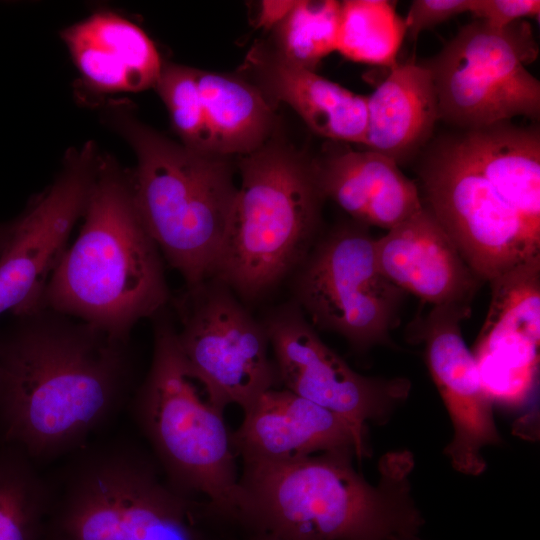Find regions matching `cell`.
<instances>
[{"label": "cell", "mask_w": 540, "mask_h": 540, "mask_svg": "<svg viewBox=\"0 0 540 540\" xmlns=\"http://www.w3.org/2000/svg\"><path fill=\"white\" fill-rule=\"evenodd\" d=\"M62 38L84 80L106 93L140 92L156 85L159 53L137 25L112 12H97L66 28Z\"/></svg>", "instance_id": "d6986e66"}, {"label": "cell", "mask_w": 540, "mask_h": 540, "mask_svg": "<svg viewBox=\"0 0 540 540\" xmlns=\"http://www.w3.org/2000/svg\"><path fill=\"white\" fill-rule=\"evenodd\" d=\"M112 116L135 151L134 199L161 255L187 287L211 278L238 188L230 163L175 143L124 111Z\"/></svg>", "instance_id": "5b68a950"}, {"label": "cell", "mask_w": 540, "mask_h": 540, "mask_svg": "<svg viewBox=\"0 0 540 540\" xmlns=\"http://www.w3.org/2000/svg\"><path fill=\"white\" fill-rule=\"evenodd\" d=\"M395 540H422L419 535L406 536Z\"/></svg>", "instance_id": "d6a6232c"}, {"label": "cell", "mask_w": 540, "mask_h": 540, "mask_svg": "<svg viewBox=\"0 0 540 540\" xmlns=\"http://www.w3.org/2000/svg\"><path fill=\"white\" fill-rule=\"evenodd\" d=\"M531 25L518 20L497 29L476 20L429 60L419 62L432 76L439 119L472 130L526 117L540 118V82L526 65L538 56Z\"/></svg>", "instance_id": "ba28073f"}, {"label": "cell", "mask_w": 540, "mask_h": 540, "mask_svg": "<svg viewBox=\"0 0 540 540\" xmlns=\"http://www.w3.org/2000/svg\"><path fill=\"white\" fill-rule=\"evenodd\" d=\"M470 314L471 307H432L416 333L453 425L445 454L456 471L477 476L486 468L482 449L502 439L493 418L492 401L462 336L461 323Z\"/></svg>", "instance_id": "9a60e30c"}, {"label": "cell", "mask_w": 540, "mask_h": 540, "mask_svg": "<svg viewBox=\"0 0 540 540\" xmlns=\"http://www.w3.org/2000/svg\"><path fill=\"white\" fill-rule=\"evenodd\" d=\"M314 167L324 198L367 227L388 231L423 207L416 184L399 165L372 150L346 149Z\"/></svg>", "instance_id": "ac0fdd59"}, {"label": "cell", "mask_w": 540, "mask_h": 540, "mask_svg": "<svg viewBox=\"0 0 540 540\" xmlns=\"http://www.w3.org/2000/svg\"><path fill=\"white\" fill-rule=\"evenodd\" d=\"M261 323L284 388L340 416L364 438L367 422L384 424L409 396L406 378L354 371L321 340L295 302L273 310Z\"/></svg>", "instance_id": "7c38bea8"}, {"label": "cell", "mask_w": 540, "mask_h": 540, "mask_svg": "<svg viewBox=\"0 0 540 540\" xmlns=\"http://www.w3.org/2000/svg\"><path fill=\"white\" fill-rule=\"evenodd\" d=\"M243 463L282 462L337 449L368 456L365 438L335 413L287 389L271 388L246 411L231 433Z\"/></svg>", "instance_id": "2e32d148"}, {"label": "cell", "mask_w": 540, "mask_h": 540, "mask_svg": "<svg viewBox=\"0 0 540 540\" xmlns=\"http://www.w3.org/2000/svg\"><path fill=\"white\" fill-rule=\"evenodd\" d=\"M473 0H414L404 18L406 34L416 40L421 32L470 12Z\"/></svg>", "instance_id": "83f0119b"}, {"label": "cell", "mask_w": 540, "mask_h": 540, "mask_svg": "<svg viewBox=\"0 0 540 540\" xmlns=\"http://www.w3.org/2000/svg\"><path fill=\"white\" fill-rule=\"evenodd\" d=\"M406 27L395 2L347 0L341 2L337 50L359 63L393 68Z\"/></svg>", "instance_id": "d4e9b609"}, {"label": "cell", "mask_w": 540, "mask_h": 540, "mask_svg": "<svg viewBox=\"0 0 540 540\" xmlns=\"http://www.w3.org/2000/svg\"><path fill=\"white\" fill-rule=\"evenodd\" d=\"M266 68L271 94L290 106L311 130L334 141L364 144L367 96L280 58Z\"/></svg>", "instance_id": "7402d4cb"}, {"label": "cell", "mask_w": 540, "mask_h": 540, "mask_svg": "<svg viewBox=\"0 0 540 540\" xmlns=\"http://www.w3.org/2000/svg\"><path fill=\"white\" fill-rule=\"evenodd\" d=\"M364 146L398 165L411 160L431 138L439 119L438 100L427 68L397 63L367 96Z\"/></svg>", "instance_id": "ffe728a7"}, {"label": "cell", "mask_w": 540, "mask_h": 540, "mask_svg": "<svg viewBox=\"0 0 540 540\" xmlns=\"http://www.w3.org/2000/svg\"><path fill=\"white\" fill-rule=\"evenodd\" d=\"M223 412L185 361L176 328L159 319L134 417L168 482L187 497L203 495L211 515L233 522L239 477Z\"/></svg>", "instance_id": "52a82bcc"}, {"label": "cell", "mask_w": 540, "mask_h": 540, "mask_svg": "<svg viewBox=\"0 0 540 540\" xmlns=\"http://www.w3.org/2000/svg\"><path fill=\"white\" fill-rule=\"evenodd\" d=\"M491 301L472 352L482 386L508 405L535 387L540 343V255L489 282Z\"/></svg>", "instance_id": "5bb4252c"}, {"label": "cell", "mask_w": 540, "mask_h": 540, "mask_svg": "<svg viewBox=\"0 0 540 540\" xmlns=\"http://www.w3.org/2000/svg\"><path fill=\"white\" fill-rule=\"evenodd\" d=\"M0 449V540H42L50 482L20 447Z\"/></svg>", "instance_id": "cb8c5ba5"}, {"label": "cell", "mask_w": 540, "mask_h": 540, "mask_svg": "<svg viewBox=\"0 0 540 540\" xmlns=\"http://www.w3.org/2000/svg\"><path fill=\"white\" fill-rule=\"evenodd\" d=\"M375 239L353 221L319 236L296 270L294 302L313 327L365 351L391 345L404 292L380 271Z\"/></svg>", "instance_id": "9c48e42d"}, {"label": "cell", "mask_w": 540, "mask_h": 540, "mask_svg": "<svg viewBox=\"0 0 540 540\" xmlns=\"http://www.w3.org/2000/svg\"><path fill=\"white\" fill-rule=\"evenodd\" d=\"M176 338L193 374L225 409H249L278 381L264 326L215 278L187 287L178 300Z\"/></svg>", "instance_id": "8fae6325"}, {"label": "cell", "mask_w": 540, "mask_h": 540, "mask_svg": "<svg viewBox=\"0 0 540 540\" xmlns=\"http://www.w3.org/2000/svg\"><path fill=\"white\" fill-rule=\"evenodd\" d=\"M201 103L216 155H246L262 145L273 123L262 93L233 76L197 70Z\"/></svg>", "instance_id": "603a6c76"}, {"label": "cell", "mask_w": 540, "mask_h": 540, "mask_svg": "<svg viewBox=\"0 0 540 540\" xmlns=\"http://www.w3.org/2000/svg\"><path fill=\"white\" fill-rule=\"evenodd\" d=\"M470 12L487 25L501 29L540 14L539 0H473Z\"/></svg>", "instance_id": "f1b7e54d"}, {"label": "cell", "mask_w": 540, "mask_h": 540, "mask_svg": "<svg viewBox=\"0 0 540 540\" xmlns=\"http://www.w3.org/2000/svg\"><path fill=\"white\" fill-rule=\"evenodd\" d=\"M374 250L390 282L432 307H471L484 283L425 206L375 239Z\"/></svg>", "instance_id": "e0dca14e"}, {"label": "cell", "mask_w": 540, "mask_h": 540, "mask_svg": "<svg viewBox=\"0 0 540 540\" xmlns=\"http://www.w3.org/2000/svg\"><path fill=\"white\" fill-rule=\"evenodd\" d=\"M240 186L211 278L252 300L300 266L319 238L325 199L314 163L286 147L243 155Z\"/></svg>", "instance_id": "8992f818"}, {"label": "cell", "mask_w": 540, "mask_h": 540, "mask_svg": "<svg viewBox=\"0 0 540 540\" xmlns=\"http://www.w3.org/2000/svg\"><path fill=\"white\" fill-rule=\"evenodd\" d=\"M84 223L51 275L43 310L121 341L169 300L162 255L137 209L131 180L98 157Z\"/></svg>", "instance_id": "3957f363"}, {"label": "cell", "mask_w": 540, "mask_h": 540, "mask_svg": "<svg viewBox=\"0 0 540 540\" xmlns=\"http://www.w3.org/2000/svg\"><path fill=\"white\" fill-rule=\"evenodd\" d=\"M352 449L282 462L243 463L233 523L284 540H395L419 535L423 518L411 495L408 450L379 461L369 483Z\"/></svg>", "instance_id": "7a4b0ae2"}, {"label": "cell", "mask_w": 540, "mask_h": 540, "mask_svg": "<svg viewBox=\"0 0 540 540\" xmlns=\"http://www.w3.org/2000/svg\"><path fill=\"white\" fill-rule=\"evenodd\" d=\"M296 1H262L258 14V26L264 28L276 27L291 11Z\"/></svg>", "instance_id": "f546056e"}, {"label": "cell", "mask_w": 540, "mask_h": 540, "mask_svg": "<svg viewBox=\"0 0 540 540\" xmlns=\"http://www.w3.org/2000/svg\"><path fill=\"white\" fill-rule=\"evenodd\" d=\"M476 169L540 235V130L504 121L455 134Z\"/></svg>", "instance_id": "44dd1931"}, {"label": "cell", "mask_w": 540, "mask_h": 540, "mask_svg": "<svg viewBox=\"0 0 540 540\" xmlns=\"http://www.w3.org/2000/svg\"><path fill=\"white\" fill-rule=\"evenodd\" d=\"M13 229V221L0 223V255L2 254Z\"/></svg>", "instance_id": "4dcf8cb0"}, {"label": "cell", "mask_w": 540, "mask_h": 540, "mask_svg": "<svg viewBox=\"0 0 540 540\" xmlns=\"http://www.w3.org/2000/svg\"><path fill=\"white\" fill-rule=\"evenodd\" d=\"M50 489L42 540H208L206 507L130 443L82 446Z\"/></svg>", "instance_id": "277c9868"}, {"label": "cell", "mask_w": 540, "mask_h": 540, "mask_svg": "<svg viewBox=\"0 0 540 540\" xmlns=\"http://www.w3.org/2000/svg\"><path fill=\"white\" fill-rule=\"evenodd\" d=\"M340 16V1H296L276 26L278 58L314 70L324 57L337 50Z\"/></svg>", "instance_id": "484cf974"}, {"label": "cell", "mask_w": 540, "mask_h": 540, "mask_svg": "<svg viewBox=\"0 0 540 540\" xmlns=\"http://www.w3.org/2000/svg\"><path fill=\"white\" fill-rule=\"evenodd\" d=\"M248 532H249V537L247 538V540H284L270 533L257 532V531H248Z\"/></svg>", "instance_id": "1f68e13d"}, {"label": "cell", "mask_w": 540, "mask_h": 540, "mask_svg": "<svg viewBox=\"0 0 540 540\" xmlns=\"http://www.w3.org/2000/svg\"><path fill=\"white\" fill-rule=\"evenodd\" d=\"M97 162L91 144L68 155L52 185L13 220L0 255V314L24 316L43 310L47 284L84 214Z\"/></svg>", "instance_id": "4fadbf2b"}, {"label": "cell", "mask_w": 540, "mask_h": 540, "mask_svg": "<svg viewBox=\"0 0 540 540\" xmlns=\"http://www.w3.org/2000/svg\"><path fill=\"white\" fill-rule=\"evenodd\" d=\"M419 176L425 207L483 282L540 255V235L476 169L455 133L429 145Z\"/></svg>", "instance_id": "30bf717a"}, {"label": "cell", "mask_w": 540, "mask_h": 540, "mask_svg": "<svg viewBox=\"0 0 540 540\" xmlns=\"http://www.w3.org/2000/svg\"><path fill=\"white\" fill-rule=\"evenodd\" d=\"M155 87L182 144L215 154L201 103L197 69L177 64L163 65Z\"/></svg>", "instance_id": "4316f807"}, {"label": "cell", "mask_w": 540, "mask_h": 540, "mask_svg": "<svg viewBox=\"0 0 540 540\" xmlns=\"http://www.w3.org/2000/svg\"><path fill=\"white\" fill-rule=\"evenodd\" d=\"M15 317L18 322L0 336L4 443L34 461L76 450L123 403L125 341L46 309Z\"/></svg>", "instance_id": "6da1fadb"}]
</instances>
